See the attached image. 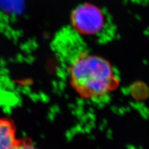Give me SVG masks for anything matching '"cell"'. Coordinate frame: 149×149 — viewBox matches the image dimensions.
Masks as SVG:
<instances>
[{"label": "cell", "mask_w": 149, "mask_h": 149, "mask_svg": "<svg viewBox=\"0 0 149 149\" xmlns=\"http://www.w3.org/2000/svg\"><path fill=\"white\" fill-rule=\"evenodd\" d=\"M72 29L79 35L102 37L113 32V25L104 10L91 3H84L71 13Z\"/></svg>", "instance_id": "cell-2"}, {"label": "cell", "mask_w": 149, "mask_h": 149, "mask_svg": "<svg viewBox=\"0 0 149 149\" xmlns=\"http://www.w3.org/2000/svg\"><path fill=\"white\" fill-rule=\"evenodd\" d=\"M54 45L58 55L68 60L70 83L81 98L99 100L120 86L119 78L111 63L101 56L90 53L80 35L71 27L59 31Z\"/></svg>", "instance_id": "cell-1"}, {"label": "cell", "mask_w": 149, "mask_h": 149, "mask_svg": "<svg viewBox=\"0 0 149 149\" xmlns=\"http://www.w3.org/2000/svg\"><path fill=\"white\" fill-rule=\"evenodd\" d=\"M10 149H39L31 139L29 138H17L16 142Z\"/></svg>", "instance_id": "cell-4"}, {"label": "cell", "mask_w": 149, "mask_h": 149, "mask_svg": "<svg viewBox=\"0 0 149 149\" xmlns=\"http://www.w3.org/2000/svg\"><path fill=\"white\" fill-rule=\"evenodd\" d=\"M17 139L14 121L9 118L0 117V149H10Z\"/></svg>", "instance_id": "cell-3"}]
</instances>
